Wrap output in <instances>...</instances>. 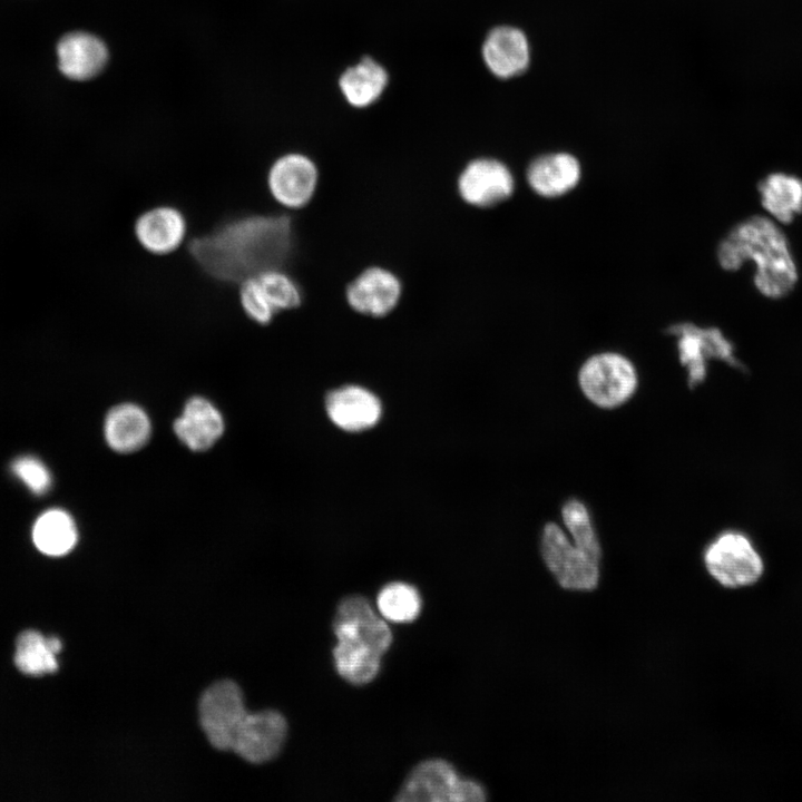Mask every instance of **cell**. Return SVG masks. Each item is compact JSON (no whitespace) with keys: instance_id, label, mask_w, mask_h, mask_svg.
Listing matches in <instances>:
<instances>
[{"instance_id":"9a60e30c","label":"cell","mask_w":802,"mask_h":802,"mask_svg":"<svg viewBox=\"0 0 802 802\" xmlns=\"http://www.w3.org/2000/svg\"><path fill=\"white\" fill-rule=\"evenodd\" d=\"M581 178V166L570 153L542 154L527 166L526 180L534 193L555 198L573 190Z\"/></svg>"},{"instance_id":"cb8c5ba5","label":"cell","mask_w":802,"mask_h":802,"mask_svg":"<svg viewBox=\"0 0 802 802\" xmlns=\"http://www.w3.org/2000/svg\"><path fill=\"white\" fill-rule=\"evenodd\" d=\"M60 649L61 642L58 638L26 630L17 639L14 663L19 671L28 675L50 674L58 669L56 655Z\"/></svg>"},{"instance_id":"f546056e","label":"cell","mask_w":802,"mask_h":802,"mask_svg":"<svg viewBox=\"0 0 802 802\" xmlns=\"http://www.w3.org/2000/svg\"><path fill=\"white\" fill-rule=\"evenodd\" d=\"M11 471L35 495H43L51 487L50 471L38 458H17L11 464Z\"/></svg>"},{"instance_id":"d4e9b609","label":"cell","mask_w":802,"mask_h":802,"mask_svg":"<svg viewBox=\"0 0 802 802\" xmlns=\"http://www.w3.org/2000/svg\"><path fill=\"white\" fill-rule=\"evenodd\" d=\"M333 659L338 673L353 684L372 681L381 665L379 654L341 642L333 649Z\"/></svg>"},{"instance_id":"83f0119b","label":"cell","mask_w":802,"mask_h":802,"mask_svg":"<svg viewBox=\"0 0 802 802\" xmlns=\"http://www.w3.org/2000/svg\"><path fill=\"white\" fill-rule=\"evenodd\" d=\"M257 278L276 314L302 305V287L285 270H268Z\"/></svg>"},{"instance_id":"277c9868","label":"cell","mask_w":802,"mask_h":802,"mask_svg":"<svg viewBox=\"0 0 802 802\" xmlns=\"http://www.w3.org/2000/svg\"><path fill=\"white\" fill-rule=\"evenodd\" d=\"M708 574L722 586L739 588L755 584L764 564L752 540L740 530L718 534L704 550Z\"/></svg>"},{"instance_id":"4316f807","label":"cell","mask_w":802,"mask_h":802,"mask_svg":"<svg viewBox=\"0 0 802 802\" xmlns=\"http://www.w3.org/2000/svg\"><path fill=\"white\" fill-rule=\"evenodd\" d=\"M563 522L570 539L600 561L602 547L588 508L579 499H568L561 507Z\"/></svg>"},{"instance_id":"f1b7e54d","label":"cell","mask_w":802,"mask_h":802,"mask_svg":"<svg viewBox=\"0 0 802 802\" xmlns=\"http://www.w3.org/2000/svg\"><path fill=\"white\" fill-rule=\"evenodd\" d=\"M239 303L245 315L258 325H268L276 312L272 307L257 276L238 284Z\"/></svg>"},{"instance_id":"8fae6325","label":"cell","mask_w":802,"mask_h":802,"mask_svg":"<svg viewBox=\"0 0 802 802\" xmlns=\"http://www.w3.org/2000/svg\"><path fill=\"white\" fill-rule=\"evenodd\" d=\"M338 642L383 655L392 643V634L384 620L375 615L362 596L341 600L333 620Z\"/></svg>"},{"instance_id":"9c48e42d","label":"cell","mask_w":802,"mask_h":802,"mask_svg":"<svg viewBox=\"0 0 802 802\" xmlns=\"http://www.w3.org/2000/svg\"><path fill=\"white\" fill-rule=\"evenodd\" d=\"M459 197L477 208H490L512 196L515 177L510 168L492 157L468 162L457 177Z\"/></svg>"},{"instance_id":"44dd1931","label":"cell","mask_w":802,"mask_h":802,"mask_svg":"<svg viewBox=\"0 0 802 802\" xmlns=\"http://www.w3.org/2000/svg\"><path fill=\"white\" fill-rule=\"evenodd\" d=\"M763 208L783 224L802 214V179L784 173H772L759 184Z\"/></svg>"},{"instance_id":"3957f363","label":"cell","mask_w":802,"mask_h":802,"mask_svg":"<svg viewBox=\"0 0 802 802\" xmlns=\"http://www.w3.org/2000/svg\"><path fill=\"white\" fill-rule=\"evenodd\" d=\"M578 383L588 401L602 409H615L627 402L638 385L633 362L617 352H600L580 366Z\"/></svg>"},{"instance_id":"ba28073f","label":"cell","mask_w":802,"mask_h":802,"mask_svg":"<svg viewBox=\"0 0 802 802\" xmlns=\"http://www.w3.org/2000/svg\"><path fill=\"white\" fill-rule=\"evenodd\" d=\"M202 728L217 750H231L234 735L247 715L239 686L229 679L211 685L198 705Z\"/></svg>"},{"instance_id":"5b68a950","label":"cell","mask_w":802,"mask_h":802,"mask_svg":"<svg viewBox=\"0 0 802 802\" xmlns=\"http://www.w3.org/2000/svg\"><path fill=\"white\" fill-rule=\"evenodd\" d=\"M540 552L546 567L563 588L577 591L596 588L600 561L576 545L556 522L544 526Z\"/></svg>"},{"instance_id":"8992f818","label":"cell","mask_w":802,"mask_h":802,"mask_svg":"<svg viewBox=\"0 0 802 802\" xmlns=\"http://www.w3.org/2000/svg\"><path fill=\"white\" fill-rule=\"evenodd\" d=\"M394 800L480 802L486 792L477 782L460 779L448 762L429 760L412 770Z\"/></svg>"},{"instance_id":"30bf717a","label":"cell","mask_w":802,"mask_h":802,"mask_svg":"<svg viewBox=\"0 0 802 802\" xmlns=\"http://www.w3.org/2000/svg\"><path fill=\"white\" fill-rule=\"evenodd\" d=\"M319 178V168L312 158L301 153H287L270 166L266 183L275 202L288 209H300L311 203Z\"/></svg>"},{"instance_id":"484cf974","label":"cell","mask_w":802,"mask_h":802,"mask_svg":"<svg viewBox=\"0 0 802 802\" xmlns=\"http://www.w3.org/2000/svg\"><path fill=\"white\" fill-rule=\"evenodd\" d=\"M376 604L381 615L394 623L412 622L421 609L418 590L400 581L384 586L378 595Z\"/></svg>"},{"instance_id":"4fadbf2b","label":"cell","mask_w":802,"mask_h":802,"mask_svg":"<svg viewBox=\"0 0 802 802\" xmlns=\"http://www.w3.org/2000/svg\"><path fill=\"white\" fill-rule=\"evenodd\" d=\"M286 735V721L276 711L247 713L237 728L231 751L251 763H264L281 750Z\"/></svg>"},{"instance_id":"7402d4cb","label":"cell","mask_w":802,"mask_h":802,"mask_svg":"<svg viewBox=\"0 0 802 802\" xmlns=\"http://www.w3.org/2000/svg\"><path fill=\"white\" fill-rule=\"evenodd\" d=\"M388 84L385 69L370 57L348 68L339 79L345 100L353 107H368L383 92Z\"/></svg>"},{"instance_id":"7c38bea8","label":"cell","mask_w":802,"mask_h":802,"mask_svg":"<svg viewBox=\"0 0 802 802\" xmlns=\"http://www.w3.org/2000/svg\"><path fill=\"white\" fill-rule=\"evenodd\" d=\"M402 283L397 274L382 266H369L346 286L345 299L356 313L384 317L400 303Z\"/></svg>"},{"instance_id":"d6986e66","label":"cell","mask_w":802,"mask_h":802,"mask_svg":"<svg viewBox=\"0 0 802 802\" xmlns=\"http://www.w3.org/2000/svg\"><path fill=\"white\" fill-rule=\"evenodd\" d=\"M177 438L193 451L211 448L223 434L221 412L206 399L194 397L187 401L174 422Z\"/></svg>"},{"instance_id":"52a82bcc","label":"cell","mask_w":802,"mask_h":802,"mask_svg":"<svg viewBox=\"0 0 802 802\" xmlns=\"http://www.w3.org/2000/svg\"><path fill=\"white\" fill-rule=\"evenodd\" d=\"M667 333L676 338L678 358L686 369L687 385L691 389L704 382L710 360H720L733 368L743 369L734 354L732 342L716 327L678 323L669 326Z\"/></svg>"},{"instance_id":"5bb4252c","label":"cell","mask_w":802,"mask_h":802,"mask_svg":"<svg viewBox=\"0 0 802 802\" xmlns=\"http://www.w3.org/2000/svg\"><path fill=\"white\" fill-rule=\"evenodd\" d=\"M187 219L172 205H158L140 213L134 223V235L150 254L167 255L185 241Z\"/></svg>"},{"instance_id":"2e32d148","label":"cell","mask_w":802,"mask_h":802,"mask_svg":"<svg viewBox=\"0 0 802 802\" xmlns=\"http://www.w3.org/2000/svg\"><path fill=\"white\" fill-rule=\"evenodd\" d=\"M58 67L72 80H88L106 66L108 50L96 36L75 31L65 35L57 43Z\"/></svg>"},{"instance_id":"ffe728a7","label":"cell","mask_w":802,"mask_h":802,"mask_svg":"<svg viewBox=\"0 0 802 802\" xmlns=\"http://www.w3.org/2000/svg\"><path fill=\"white\" fill-rule=\"evenodd\" d=\"M104 431L106 441L114 451L130 453L146 444L150 437L151 424L140 407L123 403L108 412Z\"/></svg>"},{"instance_id":"ac0fdd59","label":"cell","mask_w":802,"mask_h":802,"mask_svg":"<svg viewBox=\"0 0 802 802\" xmlns=\"http://www.w3.org/2000/svg\"><path fill=\"white\" fill-rule=\"evenodd\" d=\"M325 407L335 426L352 432L373 427L382 410L373 393L356 385H346L330 392Z\"/></svg>"},{"instance_id":"e0dca14e","label":"cell","mask_w":802,"mask_h":802,"mask_svg":"<svg viewBox=\"0 0 802 802\" xmlns=\"http://www.w3.org/2000/svg\"><path fill=\"white\" fill-rule=\"evenodd\" d=\"M482 58L488 69L498 78H511L526 70L529 63V43L518 28H493L482 45Z\"/></svg>"},{"instance_id":"7a4b0ae2","label":"cell","mask_w":802,"mask_h":802,"mask_svg":"<svg viewBox=\"0 0 802 802\" xmlns=\"http://www.w3.org/2000/svg\"><path fill=\"white\" fill-rule=\"evenodd\" d=\"M716 255L721 267L728 272L753 261L756 267L754 285L769 299L785 297L799 280L785 234L764 216H751L736 224L720 242Z\"/></svg>"},{"instance_id":"603a6c76","label":"cell","mask_w":802,"mask_h":802,"mask_svg":"<svg viewBox=\"0 0 802 802\" xmlns=\"http://www.w3.org/2000/svg\"><path fill=\"white\" fill-rule=\"evenodd\" d=\"M35 546L45 555L59 557L76 546L78 532L71 516L61 509H49L38 517L32 527Z\"/></svg>"},{"instance_id":"6da1fadb","label":"cell","mask_w":802,"mask_h":802,"mask_svg":"<svg viewBox=\"0 0 802 802\" xmlns=\"http://www.w3.org/2000/svg\"><path fill=\"white\" fill-rule=\"evenodd\" d=\"M297 246L291 215L246 213L234 215L189 238L186 251L207 277L239 284L268 270H285Z\"/></svg>"}]
</instances>
